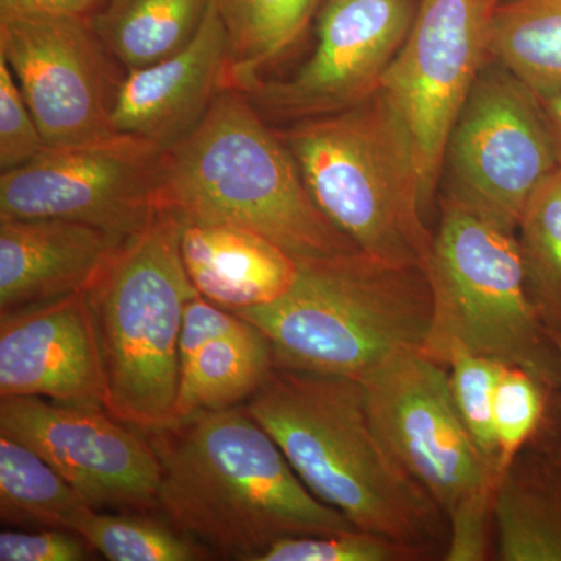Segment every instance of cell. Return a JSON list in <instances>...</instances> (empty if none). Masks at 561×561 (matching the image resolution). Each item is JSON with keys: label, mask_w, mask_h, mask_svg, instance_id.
<instances>
[{"label": "cell", "mask_w": 561, "mask_h": 561, "mask_svg": "<svg viewBox=\"0 0 561 561\" xmlns=\"http://www.w3.org/2000/svg\"><path fill=\"white\" fill-rule=\"evenodd\" d=\"M94 549L76 531L41 529L0 534V561H84Z\"/></svg>", "instance_id": "32"}, {"label": "cell", "mask_w": 561, "mask_h": 561, "mask_svg": "<svg viewBox=\"0 0 561 561\" xmlns=\"http://www.w3.org/2000/svg\"><path fill=\"white\" fill-rule=\"evenodd\" d=\"M524 279L549 332L561 334V168L531 192L516 227Z\"/></svg>", "instance_id": "25"}, {"label": "cell", "mask_w": 561, "mask_h": 561, "mask_svg": "<svg viewBox=\"0 0 561 561\" xmlns=\"http://www.w3.org/2000/svg\"><path fill=\"white\" fill-rule=\"evenodd\" d=\"M278 135L313 202L357 249L426 271L434 234L424 224L419 161L411 131L386 92L298 121Z\"/></svg>", "instance_id": "5"}, {"label": "cell", "mask_w": 561, "mask_h": 561, "mask_svg": "<svg viewBox=\"0 0 561 561\" xmlns=\"http://www.w3.org/2000/svg\"><path fill=\"white\" fill-rule=\"evenodd\" d=\"M234 313L267 335L275 367L362 382L401 351L423 348L432 291L423 267L356 250L302 262L284 297Z\"/></svg>", "instance_id": "4"}, {"label": "cell", "mask_w": 561, "mask_h": 561, "mask_svg": "<svg viewBox=\"0 0 561 561\" xmlns=\"http://www.w3.org/2000/svg\"><path fill=\"white\" fill-rule=\"evenodd\" d=\"M230 79V44L214 2L190 46L179 54L130 70L114 101L117 135L135 136L162 151L190 136Z\"/></svg>", "instance_id": "16"}, {"label": "cell", "mask_w": 561, "mask_h": 561, "mask_svg": "<svg viewBox=\"0 0 561 561\" xmlns=\"http://www.w3.org/2000/svg\"><path fill=\"white\" fill-rule=\"evenodd\" d=\"M122 243L80 221L0 220V313L90 290Z\"/></svg>", "instance_id": "17"}, {"label": "cell", "mask_w": 561, "mask_h": 561, "mask_svg": "<svg viewBox=\"0 0 561 561\" xmlns=\"http://www.w3.org/2000/svg\"><path fill=\"white\" fill-rule=\"evenodd\" d=\"M449 198L515 231L531 192L559 168L540 99L489 58L454 125Z\"/></svg>", "instance_id": "8"}, {"label": "cell", "mask_w": 561, "mask_h": 561, "mask_svg": "<svg viewBox=\"0 0 561 561\" xmlns=\"http://www.w3.org/2000/svg\"><path fill=\"white\" fill-rule=\"evenodd\" d=\"M490 58L537 98L561 92V0H505L490 21Z\"/></svg>", "instance_id": "23"}, {"label": "cell", "mask_w": 561, "mask_h": 561, "mask_svg": "<svg viewBox=\"0 0 561 561\" xmlns=\"http://www.w3.org/2000/svg\"><path fill=\"white\" fill-rule=\"evenodd\" d=\"M505 0H489V3L491 7H493V10H496V7H500L501 3H504Z\"/></svg>", "instance_id": "37"}, {"label": "cell", "mask_w": 561, "mask_h": 561, "mask_svg": "<svg viewBox=\"0 0 561 561\" xmlns=\"http://www.w3.org/2000/svg\"><path fill=\"white\" fill-rule=\"evenodd\" d=\"M99 346L103 408L142 432L175 421L180 335L197 289L181 254V224L160 209L127 239L88 290Z\"/></svg>", "instance_id": "6"}, {"label": "cell", "mask_w": 561, "mask_h": 561, "mask_svg": "<svg viewBox=\"0 0 561 561\" xmlns=\"http://www.w3.org/2000/svg\"><path fill=\"white\" fill-rule=\"evenodd\" d=\"M426 273L424 356L448 368L456 354H478L561 389L559 351L527 291L515 231L446 197Z\"/></svg>", "instance_id": "7"}, {"label": "cell", "mask_w": 561, "mask_h": 561, "mask_svg": "<svg viewBox=\"0 0 561 561\" xmlns=\"http://www.w3.org/2000/svg\"><path fill=\"white\" fill-rule=\"evenodd\" d=\"M160 209L257 232L298 264L359 250L321 213L289 147L238 88H224L198 127L164 151Z\"/></svg>", "instance_id": "3"}, {"label": "cell", "mask_w": 561, "mask_h": 561, "mask_svg": "<svg viewBox=\"0 0 561 561\" xmlns=\"http://www.w3.org/2000/svg\"><path fill=\"white\" fill-rule=\"evenodd\" d=\"M245 404L313 496L357 529L424 559L445 553L448 518L383 445L364 382L275 367Z\"/></svg>", "instance_id": "2"}, {"label": "cell", "mask_w": 561, "mask_h": 561, "mask_svg": "<svg viewBox=\"0 0 561 561\" xmlns=\"http://www.w3.org/2000/svg\"><path fill=\"white\" fill-rule=\"evenodd\" d=\"M103 408L105 379L88 291L0 313V398Z\"/></svg>", "instance_id": "15"}, {"label": "cell", "mask_w": 561, "mask_h": 561, "mask_svg": "<svg viewBox=\"0 0 561 561\" xmlns=\"http://www.w3.org/2000/svg\"><path fill=\"white\" fill-rule=\"evenodd\" d=\"M494 434L500 481L527 446L561 443V389L505 365L494 397Z\"/></svg>", "instance_id": "26"}, {"label": "cell", "mask_w": 561, "mask_h": 561, "mask_svg": "<svg viewBox=\"0 0 561 561\" xmlns=\"http://www.w3.org/2000/svg\"><path fill=\"white\" fill-rule=\"evenodd\" d=\"M413 0H327L311 58L289 80L260 77L243 90L280 119L339 113L370 99L415 22Z\"/></svg>", "instance_id": "14"}, {"label": "cell", "mask_w": 561, "mask_h": 561, "mask_svg": "<svg viewBox=\"0 0 561 561\" xmlns=\"http://www.w3.org/2000/svg\"><path fill=\"white\" fill-rule=\"evenodd\" d=\"M559 445L527 446L497 481L496 560L561 561Z\"/></svg>", "instance_id": "19"}, {"label": "cell", "mask_w": 561, "mask_h": 561, "mask_svg": "<svg viewBox=\"0 0 561 561\" xmlns=\"http://www.w3.org/2000/svg\"><path fill=\"white\" fill-rule=\"evenodd\" d=\"M273 368L271 341L247 321L241 331L203 346L181 370L175 421L245 404L264 386Z\"/></svg>", "instance_id": "21"}, {"label": "cell", "mask_w": 561, "mask_h": 561, "mask_svg": "<svg viewBox=\"0 0 561 561\" xmlns=\"http://www.w3.org/2000/svg\"><path fill=\"white\" fill-rule=\"evenodd\" d=\"M426 560L401 542L351 529L324 535L284 538L257 561H416Z\"/></svg>", "instance_id": "29"}, {"label": "cell", "mask_w": 561, "mask_h": 561, "mask_svg": "<svg viewBox=\"0 0 561 561\" xmlns=\"http://www.w3.org/2000/svg\"><path fill=\"white\" fill-rule=\"evenodd\" d=\"M47 149L13 72L0 57V171L21 168Z\"/></svg>", "instance_id": "30"}, {"label": "cell", "mask_w": 561, "mask_h": 561, "mask_svg": "<svg viewBox=\"0 0 561 561\" xmlns=\"http://www.w3.org/2000/svg\"><path fill=\"white\" fill-rule=\"evenodd\" d=\"M79 535L95 552L111 561H198L210 559L197 541L176 529L169 519L149 513L95 511Z\"/></svg>", "instance_id": "27"}, {"label": "cell", "mask_w": 561, "mask_h": 561, "mask_svg": "<svg viewBox=\"0 0 561 561\" xmlns=\"http://www.w3.org/2000/svg\"><path fill=\"white\" fill-rule=\"evenodd\" d=\"M319 3H320V0H319Z\"/></svg>", "instance_id": "38"}, {"label": "cell", "mask_w": 561, "mask_h": 561, "mask_svg": "<svg viewBox=\"0 0 561 561\" xmlns=\"http://www.w3.org/2000/svg\"><path fill=\"white\" fill-rule=\"evenodd\" d=\"M103 0H0V13L18 11H49L90 16Z\"/></svg>", "instance_id": "34"}, {"label": "cell", "mask_w": 561, "mask_h": 561, "mask_svg": "<svg viewBox=\"0 0 561 561\" xmlns=\"http://www.w3.org/2000/svg\"><path fill=\"white\" fill-rule=\"evenodd\" d=\"M0 434L49 461L95 511H158L161 465L153 446L105 408L2 398Z\"/></svg>", "instance_id": "13"}, {"label": "cell", "mask_w": 561, "mask_h": 561, "mask_svg": "<svg viewBox=\"0 0 561 561\" xmlns=\"http://www.w3.org/2000/svg\"><path fill=\"white\" fill-rule=\"evenodd\" d=\"M144 434L161 465L158 511L210 556L257 561L284 538L357 529L313 496L247 404Z\"/></svg>", "instance_id": "1"}, {"label": "cell", "mask_w": 561, "mask_h": 561, "mask_svg": "<svg viewBox=\"0 0 561 561\" xmlns=\"http://www.w3.org/2000/svg\"><path fill=\"white\" fill-rule=\"evenodd\" d=\"M162 158L160 147L128 135L47 149L0 175V220L80 221L125 242L160 210Z\"/></svg>", "instance_id": "9"}, {"label": "cell", "mask_w": 561, "mask_h": 561, "mask_svg": "<svg viewBox=\"0 0 561 561\" xmlns=\"http://www.w3.org/2000/svg\"><path fill=\"white\" fill-rule=\"evenodd\" d=\"M552 337L553 345H556L557 351H559V356L561 360V334H556V332H549ZM559 449L561 451V443L559 445Z\"/></svg>", "instance_id": "36"}, {"label": "cell", "mask_w": 561, "mask_h": 561, "mask_svg": "<svg viewBox=\"0 0 561 561\" xmlns=\"http://www.w3.org/2000/svg\"><path fill=\"white\" fill-rule=\"evenodd\" d=\"M505 365L478 354H456L448 364L449 386L465 426L497 476L494 397Z\"/></svg>", "instance_id": "28"}, {"label": "cell", "mask_w": 561, "mask_h": 561, "mask_svg": "<svg viewBox=\"0 0 561 561\" xmlns=\"http://www.w3.org/2000/svg\"><path fill=\"white\" fill-rule=\"evenodd\" d=\"M494 491L489 486L459 502L448 513L445 561H485L494 552Z\"/></svg>", "instance_id": "31"}, {"label": "cell", "mask_w": 561, "mask_h": 561, "mask_svg": "<svg viewBox=\"0 0 561 561\" xmlns=\"http://www.w3.org/2000/svg\"><path fill=\"white\" fill-rule=\"evenodd\" d=\"M92 508L38 453L0 434V518L31 529L76 531Z\"/></svg>", "instance_id": "22"}, {"label": "cell", "mask_w": 561, "mask_h": 561, "mask_svg": "<svg viewBox=\"0 0 561 561\" xmlns=\"http://www.w3.org/2000/svg\"><path fill=\"white\" fill-rule=\"evenodd\" d=\"M362 382L383 445L446 518L471 494L496 486V472L457 411L445 365L421 350H405Z\"/></svg>", "instance_id": "12"}, {"label": "cell", "mask_w": 561, "mask_h": 561, "mask_svg": "<svg viewBox=\"0 0 561 561\" xmlns=\"http://www.w3.org/2000/svg\"><path fill=\"white\" fill-rule=\"evenodd\" d=\"M489 0H421L415 22L383 76L381 90L408 125L430 208L449 136L489 61Z\"/></svg>", "instance_id": "11"}, {"label": "cell", "mask_w": 561, "mask_h": 561, "mask_svg": "<svg viewBox=\"0 0 561 561\" xmlns=\"http://www.w3.org/2000/svg\"><path fill=\"white\" fill-rule=\"evenodd\" d=\"M541 108L546 124L551 133L553 150L561 168V92L552 98L542 99Z\"/></svg>", "instance_id": "35"}, {"label": "cell", "mask_w": 561, "mask_h": 561, "mask_svg": "<svg viewBox=\"0 0 561 561\" xmlns=\"http://www.w3.org/2000/svg\"><path fill=\"white\" fill-rule=\"evenodd\" d=\"M213 0H103L88 20L111 57L130 70L179 54L201 32Z\"/></svg>", "instance_id": "20"}, {"label": "cell", "mask_w": 561, "mask_h": 561, "mask_svg": "<svg viewBox=\"0 0 561 561\" xmlns=\"http://www.w3.org/2000/svg\"><path fill=\"white\" fill-rule=\"evenodd\" d=\"M245 324L247 320L214 305L202 295L192 298L184 311L183 330L180 335L181 370L194 359L203 346L241 331Z\"/></svg>", "instance_id": "33"}, {"label": "cell", "mask_w": 561, "mask_h": 561, "mask_svg": "<svg viewBox=\"0 0 561 561\" xmlns=\"http://www.w3.org/2000/svg\"><path fill=\"white\" fill-rule=\"evenodd\" d=\"M0 57L50 149L87 146L117 135L111 113L122 79L88 16L0 13Z\"/></svg>", "instance_id": "10"}, {"label": "cell", "mask_w": 561, "mask_h": 561, "mask_svg": "<svg viewBox=\"0 0 561 561\" xmlns=\"http://www.w3.org/2000/svg\"><path fill=\"white\" fill-rule=\"evenodd\" d=\"M230 44L228 87L245 90L300 39L319 0H213Z\"/></svg>", "instance_id": "24"}, {"label": "cell", "mask_w": 561, "mask_h": 561, "mask_svg": "<svg viewBox=\"0 0 561 561\" xmlns=\"http://www.w3.org/2000/svg\"><path fill=\"white\" fill-rule=\"evenodd\" d=\"M181 254L203 298L230 312L279 300L300 264L257 232L227 224L180 221Z\"/></svg>", "instance_id": "18"}]
</instances>
